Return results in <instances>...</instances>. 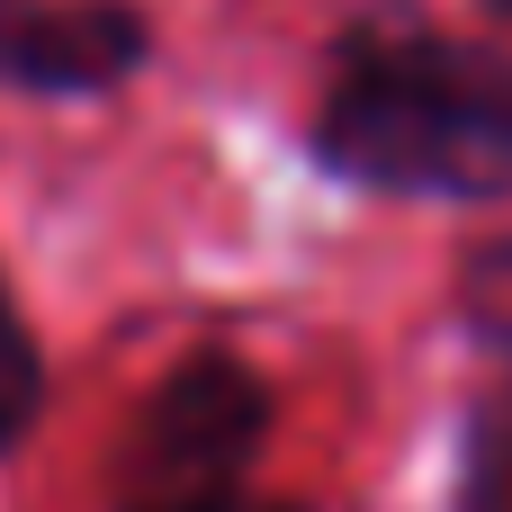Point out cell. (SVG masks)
Instances as JSON below:
<instances>
[{"label": "cell", "mask_w": 512, "mask_h": 512, "mask_svg": "<svg viewBox=\"0 0 512 512\" xmlns=\"http://www.w3.org/2000/svg\"><path fill=\"white\" fill-rule=\"evenodd\" d=\"M315 162L369 198H512V54L441 27H360L333 45L315 126Z\"/></svg>", "instance_id": "6da1fadb"}, {"label": "cell", "mask_w": 512, "mask_h": 512, "mask_svg": "<svg viewBox=\"0 0 512 512\" xmlns=\"http://www.w3.org/2000/svg\"><path fill=\"white\" fill-rule=\"evenodd\" d=\"M270 378L234 351H189L135 414L126 441V495H207V486H252V459L270 441Z\"/></svg>", "instance_id": "7a4b0ae2"}, {"label": "cell", "mask_w": 512, "mask_h": 512, "mask_svg": "<svg viewBox=\"0 0 512 512\" xmlns=\"http://www.w3.org/2000/svg\"><path fill=\"white\" fill-rule=\"evenodd\" d=\"M144 63H153V18L135 0H0L9 99H108Z\"/></svg>", "instance_id": "3957f363"}, {"label": "cell", "mask_w": 512, "mask_h": 512, "mask_svg": "<svg viewBox=\"0 0 512 512\" xmlns=\"http://www.w3.org/2000/svg\"><path fill=\"white\" fill-rule=\"evenodd\" d=\"M36 414H45V351H36V333L0 279V459L36 432Z\"/></svg>", "instance_id": "277c9868"}, {"label": "cell", "mask_w": 512, "mask_h": 512, "mask_svg": "<svg viewBox=\"0 0 512 512\" xmlns=\"http://www.w3.org/2000/svg\"><path fill=\"white\" fill-rule=\"evenodd\" d=\"M459 324H468L477 351L512 360V234L477 243V252L459 261Z\"/></svg>", "instance_id": "5b68a950"}, {"label": "cell", "mask_w": 512, "mask_h": 512, "mask_svg": "<svg viewBox=\"0 0 512 512\" xmlns=\"http://www.w3.org/2000/svg\"><path fill=\"white\" fill-rule=\"evenodd\" d=\"M468 512H512V387L468 423V468H459Z\"/></svg>", "instance_id": "8992f818"}, {"label": "cell", "mask_w": 512, "mask_h": 512, "mask_svg": "<svg viewBox=\"0 0 512 512\" xmlns=\"http://www.w3.org/2000/svg\"><path fill=\"white\" fill-rule=\"evenodd\" d=\"M117 512H306V504L252 495V486H207V495H117Z\"/></svg>", "instance_id": "52a82bcc"}, {"label": "cell", "mask_w": 512, "mask_h": 512, "mask_svg": "<svg viewBox=\"0 0 512 512\" xmlns=\"http://www.w3.org/2000/svg\"><path fill=\"white\" fill-rule=\"evenodd\" d=\"M486 9H495V18H504V27H512V0H486Z\"/></svg>", "instance_id": "ba28073f"}]
</instances>
